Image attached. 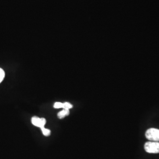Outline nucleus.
I'll list each match as a JSON object with an SVG mask.
<instances>
[{"mask_svg": "<svg viewBox=\"0 0 159 159\" xmlns=\"http://www.w3.org/2000/svg\"><path fill=\"white\" fill-rule=\"evenodd\" d=\"M73 107V106L70 102H66L63 103V109H70Z\"/></svg>", "mask_w": 159, "mask_h": 159, "instance_id": "6", "label": "nucleus"}, {"mask_svg": "<svg viewBox=\"0 0 159 159\" xmlns=\"http://www.w3.org/2000/svg\"><path fill=\"white\" fill-rule=\"evenodd\" d=\"M144 149L148 153H159V142L149 141L144 144Z\"/></svg>", "mask_w": 159, "mask_h": 159, "instance_id": "1", "label": "nucleus"}, {"mask_svg": "<svg viewBox=\"0 0 159 159\" xmlns=\"http://www.w3.org/2000/svg\"><path fill=\"white\" fill-rule=\"evenodd\" d=\"M145 136L149 141L159 142V129L150 128L146 131Z\"/></svg>", "mask_w": 159, "mask_h": 159, "instance_id": "2", "label": "nucleus"}, {"mask_svg": "<svg viewBox=\"0 0 159 159\" xmlns=\"http://www.w3.org/2000/svg\"><path fill=\"white\" fill-rule=\"evenodd\" d=\"M31 122L33 125L39 127L40 129H41L43 127H44V125L46 123V120L44 118L33 117L31 119Z\"/></svg>", "mask_w": 159, "mask_h": 159, "instance_id": "3", "label": "nucleus"}, {"mask_svg": "<svg viewBox=\"0 0 159 159\" xmlns=\"http://www.w3.org/2000/svg\"><path fill=\"white\" fill-rule=\"evenodd\" d=\"M41 130L43 131V134H44L45 136H48L50 135V134H51V131L50 130L44 128V127H43V128H41Z\"/></svg>", "mask_w": 159, "mask_h": 159, "instance_id": "5", "label": "nucleus"}, {"mask_svg": "<svg viewBox=\"0 0 159 159\" xmlns=\"http://www.w3.org/2000/svg\"><path fill=\"white\" fill-rule=\"evenodd\" d=\"M4 77H5V72L2 68H0V83L2 81V80L4 79Z\"/></svg>", "mask_w": 159, "mask_h": 159, "instance_id": "7", "label": "nucleus"}, {"mask_svg": "<svg viewBox=\"0 0 159 159\" xmlns=\"http://www.w3.org/2000/svg\"><path fill=\"white\" fill-rule=\"evenodd\" d=\"M54 107L55 108H63V103L60 102H55Z\"/></svg>", "mask_w": 159, "mask_h": 159, "instance_id": "8", "label": "nucleus"}, {"mask_svg": "<svg viewBox=\"0 0 159 159\" xmlns=\"http://www.w3.org/2000/svg\"><path fill=\"white\" fill-rule=\"evenodd\" d=\"M70 114V111L68 109H63L62 111H60L58 113V117L60 119H62L63 118H64L66 116H67Z\"/></svg>", "mask_w": 159, "mask_h": 159, "instance_id": "4", "label": "nucleus"}]
</instances>
